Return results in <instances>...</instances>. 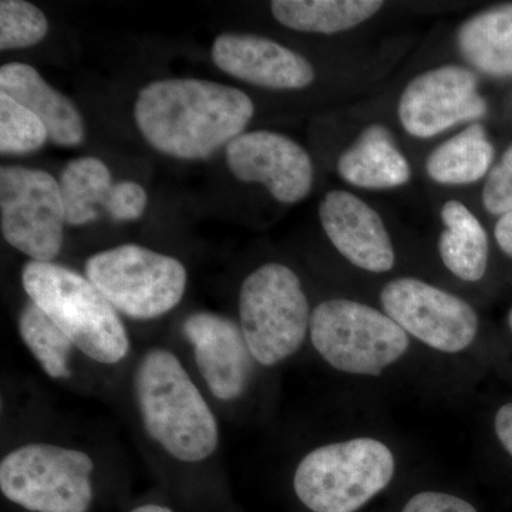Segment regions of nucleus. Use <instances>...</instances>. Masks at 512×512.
<instances>
[{"instance_id": "cd10ccee", "label": "nucleus", "mask_w": 512, "mask_h": 512, "mask_svg": "<svg viewBox=\"0 0 512 512\" xmlns=\"http://www.w3.org/2000/svg\"><path fill=\"white\" fill-rule=\"evenodd\" d=\"M402 512H477V510L456 495L424 491L410 498Z\"/></svg>"}, {"instance_id": "2eb2a0df", "label": "nucleus", "mask_w": 512, "mask_h": 512, "mask_svg": "<svg viewBox=\"0 0 512 512\" xmlns=\"http://www.w3.org/2000/svg\"><path fill=\"white\" fill-rule=\"evenodd\" d=\"M320 224L333 247L357 268L382 274L396 258L384 222L372 207L348 191H330L320 202Z\"/></svg>"}, {"instance_id": "9b49d317", "label": "nucleus", "mask_w": 512, "mask_h": 512, "mask_svg": "<svg viewBox=\"0 0 512 512\" xmlns=\"http://www.w3.org/2000/svg\"><path fill=\"white\" fill-rule=\"evenodd\" d=\"M487 113L476 74L463 66L437 67L407 84L399 101L400 123L414 137L429 138Z\"/></svg>"}, {"instance_id": "412c9836", "label": "nucleus", "mask_w": 512, "mask_h": 512, "mask_svg": "<svg viewBox=\"0 0 512 512\" xmlns=\"http://www.w3.org/2000/svg\"><path fill=\"white\" fill-rule=\"evenodd\" d=\"M494 147L481 124L474 123L431 153L427 173L440 184H471L493 164Z\"/></svg>"}, {"instance_id": "f03ea898", "label": "nucleus", "mask_w": 512, "mask_h": 512, "mask_svg": "<svg viewBox=\"0 0 512 512\" xmlns=\"http://www.w3.org/2000/svg\"><path fill=\"white\" fill-rule=\"evenodd\" d=\"M138 412L151 440L183 463H200L217 450V419L173 352L151 349L134 379Z\"/></svg>"}, {"instance_id": "f3484780", "label": "nucleus", "mask_w": 512, "mask_h": 512, "mask_svg": "<svg viewBox=\"0 0 512 512\" xmlns=\"http://www.w3.org/2000/svg\"><path fill=\"white\" fill-rule=\"evenodd\" d=\"M343 180L366 190H389L409 183L410 165L394 143L389 128H365L353 146L339 158Z\"/></svg>"}, {"instance_id": "a211bd4d", "label": "nucleus", "mask_w": 512, "mask_h": 512, "mask_svg": "<svg viewBox=\"0 0 512 512\" xmlns=\"http://www.w3.org/2000/svg\"><path fill=\"white\" fill-rule=\"evenodd\" d=\"M457 43L464 59L481 73L512 76V3L468 19L458 30Z\"/></svg>"}, {"instance_id": "423d86ee", "label": "nucleus", "mask_w": 512, "mask_h": 512, "mask_svg": "<svg viewBox=\"0 0 512 512\" xmlns=\"http://www.w3.org/2000/svg\"><path fill=\"white\" fill-rule=\"evenodd\" d=\"M309 333L323 360L350 375L380 376L410 345L407 333L390 316L349 299L316 306Z\"/></svg>"}, {"instance_id": "7c9ffc66", "label": "nucleus", "mask_w": 512, "mask_h": 512, "mask_svg": "<svg viewBox=\"0 0 512 512\" xmlns=\"http://www.w3.org/2000/svg\"><path fill=\"white\" fill-rule=\"evenodd\" d=\"M128 512H175V511L171 510V508L167 507V505L148 503V504L138 505V507L133 508V510L128 511Z\"/></svg>"}, {"instance_id": "4be33fe9", "label": "nucleus", "mask_w": 512, "mask_h": 512, "mask_svg": "<svg viewBox=\"0 0 512 512\" xmlns=\"http://www.w3.org/2000/svg\"><path fill=\"white\" fill-rule=\"evenodd\" d=\"M113 185L109 167L99 158L70 161L59 180L67 224L82 227L96 221L100 215L97 208H104Z\"/></svg>"}, {"instance_id": "f8f14e48", "label": "nucleus", "mask_w": 512, "mask_h": 512, "mask_svg": "<svg viewBox=\"0 0 512 512\" xmlns=\"http://www.w3.org/2000/svg\"><path fill=\"white\" fill-rule=\"evenodd\" d=\"M231 173L244 183L265 185L284 204L305 200L313 185V164L305 148L272 131H252L225 148Z\"/></svg>"}, {"instance_id": "9d476101", "label": "nucleus", "mask_w": 512, "mask_h": 512, "mask_svg": "<svg viewBox=\"0 0 512 512\" xmlns=\"http://www.w3.org/2000/svg\"><path fill=\"white\" fill-rule=\"evenodd\" d=\"M380 301L387 316L431 349L463 352L476 339L478 316L470 303L420 279H394Z\"/></svg>"}, {"instance_id": "6ab92c4d", "label": "nucleus", "mask_w": 512, "mask_h": 512, "mask_svg": "<svg viewBox=\"0 0 512 512\" xmlns=\"http://www.w3.org/2000/svg\"><path fill=\"white\" fill-rule=\"evenodd\" d=\"M441 218L446 225L439 241L443 264L463 281H480L488 265V238L483 225L458 201L446 202Z\"/></svg>"}, {"instance_id": "1a4fd4ad", "label": "nucleus", "mask_w": 512, "mask_h": 512, "mask_svg": "<svg viewBox=\"0 0 512 512\" xmlns=\"http://www.w3.org/2000/svg\"><path fill=\"white\" fill-rule=\"evenodd\" d=\"M66 212L59 181L20 165L0 168V227L5 241L32 261L53 262L64 241Z\"/></svg>"}, {"instance_id": "c85d7f7f", "label": "nucleus", "mask_w": 512, "mask_h": 512, "mask_svg": "<svg viewBox=\"0 0 512 512\" xmlns=\"http://www.w3.org/2000/svg\"><path fill=\"white\" fill-rule=\"evenodd\" d=\"M495 433L505 450L512 457V403L504 404L494 420Z\"/></svg>"}, {"instance_id": "4468645a", "label": "nucleus", "mask_w": 512, "mask_h": 512, "mask_svg": "<svg viewBox=\"0 0 512 512\" xmlns=\"http://www.w3.org/2000/svg\"><path fill=\"white\" fill-rule=\"evenodd\" d=\"M211 55L222 72L265 89H305L315 80L305 57L261 36L224 33L214 40Z\"/></svg>"}, {"instance_id": "aec40b11", "label": "nucleus", "mask_w": 512, "mask_h": 512, "mask_svg": "<svg viewBox=\"0 0 512 512\" xmlns=\"http://www.w3.org/2000/svg\"><path fill=\"white\" fill-rule=\"evenodd\" d=\"M379 0H274L271 12L286 28L299 32H345L382 9Z\"/></svg>"}, {"instance_id": "6e6552de", "label": "nucleus", "mask_w": 512, "mask_h": 512, "mask_svg": "<svg viewBox=\"0 0 512 512\" xmlns=\"http://www.w3.org/2000/svg\"><path fill=\"white\" fill-rule=\"evenodd\" d=\"M84 269L117 312L136 320L173 311L187 288V271L178 259L136 244L94 254Z\"/></svg>"}, {"instance_id": "7ed1b4c3", "label": "nucleus", "mask_w": 512, "mask_h": 512, "mask_svg": "<svg viewBox=\"0 0 512 512\" xmlns=\"http://www.w3.org/2000/svg\"><path fill=\"white\" fill-rule=\"evenodd\" d=\"M22 284L30 301L84 355L103 365H116L128 355L130 339L119 312L86 276L55 262L29 261Z\"/></svg>"}, {"instance_id": "a878e982", "label": "nucleus", "mask_w": 512, "mask_h": 512, "mask_svg": "<svg viewBox=\"0 0 512 512\" xmlns=\"http://www.w3.org/2000/svg\"><path fill=\"white\" fill-rule=\"evenodd\" d=\"M485 210L493 215L512 212V146L505 151L500 163L495 165L485 181L483 191Z\"/></svg>"}, {"instance_id": "5701e85b", "label": "nucleus", "mask_w": 512, "mask_h": 512, "mask_svg": "<svg viewBox=\"0 0 512 512\" xmlns=\"http://www.w3.org/2000/svg\"><path fill=\"white\" fill-rule=\"evenodd\" d=\"M19 333L47 376L67 379L72 375L70 356L76 346L35 302L26 303L20 312Z\"/></svg>"}, {"instance_id": "f257e3e1", "label": "nucleus", "mask_w": 512, "mask_h": 512, "mask_svg": "<svg viewBox=\"0 0 512 512\" xmlns=\"http://www.w3.org/2000/svg\"><path fill=\"white\" fill-rule=\"evenodd\" d=\"M247 94L227 84L165 79L138 93L134 119L148 144L181 160H204L244 134L254 116Z\"/></svg>"}, {"instance_id": "ddd939ff", "label": "nucleus", "mask_w": 512, "mask_h": 512, "mask_svg": "<svg viewBox=\"0 0 512 512\" xmlns=\"http://www.w3.org/2000/svg\"><path fill=\"white\" fill-rule=\"evenodd\" d=\"M195 363L210 392L222 402L238 399L252 375V357L241 326L211 312L192 313L183 325Z\"/></svg>"}, {"instance_id": "20e7f679", "label": "nucleus", "mask_w": 512, "mask_h": 512, "mask_svg": "<svg viewBox=\"0 0 512 512\" xmlns=\"http://www.w3.org/2000/svg\"><path fill=\"white\" fill-rule=\"evenodd\" d=\"M394 470L393 453L382 441H340L303 457L293 477V490L312 512H356L382 493Z\"/></svg>"}, {"instance_id": "2f4dec72", "label": "nucleus", "mask_w": 512, "mask_h": 512, "mask_svg": "<svg viewBox=\"0 0 512 512\" xmlns=\"http://www.w3.org/2000/svg\"><path fill=\"white\" fill-rule=\"evenodd\" d=\"M508 325H510V328L512 330V309L510 311V315H508Z\"/></svg>"}, {"instance_id": "bb28decb", "label": "nucleus", "mask_w": 512, "mask_h": 512, "mask_svg": "<svg viewBox=\"0 0 512 512\" xmlns=\"http://www.w3.org/2000/svg\"><path fill=\"white\" fill-rule=\"evenodd\" d=\"M147 192L134 181H120L113 185L104 204V211L114 221H136L147 208Z\"/></svg>"}, {"instance_id": "c756f323", "label": "nucleus", "mask_w": 512, "mask_h": 512, "mask_svg": "<svg viewBox=\"0 0 512 512\" xmlns=\"http://www.w3.org/2000/svg\"><path fill=\"white\" fill-rule=\"evenodd\" d=\"M495 239L505 254L512 259V212L503 215L495 225Z\"/></svg>"}, {"instance_id": "39448f33", "label": "nucleus", "mask_w": 512, "mask_h": 512, "mask_svg": "<svg viewBox=\"0 0 512 512\" xmlns=\"http://www.w3.org/2000/svg\"><path fill=\"white\" fill-rule=\"evenodd\" d=\"M301 279L282 264L259 266L242 282L239 320L249 352L265 367L295 355L311 326Z\"/></svg>"}, {"instance_id": "393cba45", "label": "nucleus", "mask_w": 512, "mask_h": 512, "mask_svg": "<svg viewBox=\"0 0 512 512\" xmlns=\"http://www.w3.org/2000/svg\"><path fill=\"white\" fill-rule=\"evenodd\" d=\"M49 30L45 13L25 0L0 2V50L25 49L42 42Z\"/></svg>"}, {"instance_id": "dca6fc26", "label": "nucleus", "mask_w": 512, "mask_h": 512, "mask_svg": "<svg viewBox=\"0 0 512 512\" xmlns=\"http://www.w3.org/2000/svg\"><path fill=\"white\" fill-rule=\"evenodd\" d=\"M0 93L8 94L35 113L56 146L76 147L83 143L86 127L79 109L69 97L53 89L35 67L25 63L3 64Z\"/></svg>"}, {"instance_id": "b1692460", "label": "nucleus", "mask_w": 512, "mask_h": 512, "mask_svg": "<svg viewBox=\"0 0 512 512\" xmlns=\"http://www.w3.org/2000/svg\"><path fill=\"white\" fill-rule=\"evenodd\" d=\"M49 131L35 113L0 93V153L30 154L47 143Z\"/></svg>"}, {"instance_id": "0eeeda50", "label": "nucleus", "mask_w": 512, "mask_h": 512, "mask_svg": "<svg viewBox=\"0 0 512 512\" xmlns=\"http://www.w3.org/2000/svg\"><path fill=\"white\" fill-rule=\"evenodd\" d=\"M94 463L89 454L55 444L30 443L0 463V491L30 512H89Z\"/></svg>"}]
</instances>
